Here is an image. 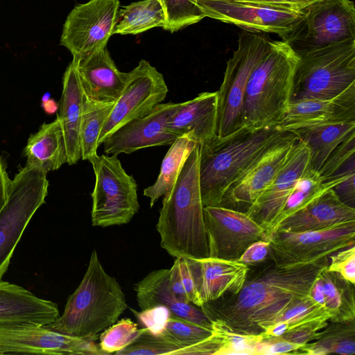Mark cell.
Here are the masks:
<instances>
[{
    "label": "cell",
    "mask_w": 355,
    "mask_h": 355,
    "mask_svg": "<svg viewBox=\"0 0 355 355\" xmlns=\"http://www.w3.org/2000/svg\"><path fill=\"white\" fill-rule=\"evenodd\" d=\"M329 259L293 268L276 266L270 260L252 270L249 268L241 289L200 307L212 320L224 322L234 332L260 335L295 300L309 295L319 272Z\"/></svg>",
    "instance_id": "6da1fadb"
},
{
    "label": "cell",
    "mask_w": 355,
    "mask_h": 355,
    "mask_svg": "<svg viewBox=\"0 0 355 355\" xmlns=\"http://www.w3.org/2000/svg\"><path fill=\"white\" fill-rule=\"evenodd\" d=\"M199 160L200 146L196 144L173 187L164 196L156 225L162 248L175 258L209 257Z\"/></svg>",
    "instance_id": "7a4b0ae2"
},
{
    "label": "cell",
    "mask_w": 355,
    "mask_h": 355,
    "mask_svg": "<svg viewBox=\"0 0 355 355\" xmlns=\"http://www.w3.org/2000/svg\"><path fill=\"white\" fill-rule=\"evenodd\" d=\"M127 308L121 286L105 272L94 250L86 272L69 296L63 313L45 327L60 334L95 340Z\"/></svg>",
    "instance_id": "3957f363"
},
{
    "label": "cell",
    "mask_w": 355,
    "mask_h": 355,
    "mask_svg": "<svg viewBox=\"0 0 355 355\" xmlns=\"http://www.w3.org/2000/svg\"><path fill=\"white\" fill-rule=\"evenodd\" d=\"M286 131L277 125L241 128L200 146L199 178L204 207L220 206L229 187Z\"/></svg>",
    "instance_id": "277c9868"
},
{
    "label": "cell",
    "mask_w": 355,
    "mask_h": 355,
    "mask_svg": "<svg viewBox=\"0 0 355 355\" xmlns=\"http://www.w3.org/2000/svg\"><path fill=\"white\" fill-rule=\"evenodd\" d=\"M298 55L284 41L270 40L245 89L241 128L277 125L290 102Z\"/></svg>",
    "instance_id": "5b68a950"
},
{
    "label": "cell",
    "mask_w": 355,
    "mask_h": 355,
    "mask_svg": "<svg viewBox=\"0 0 355 355\" xmlns=\"http://www.w3.org/2000/svg\"><path fill=\"white\" fill-rule=\"evenodd\" d=\"M298 57L290 102L331 99L355 85V39Z\"/></svg>",
    "instance_id": "8992f818"
},
{
    "label": "cell",
    "mask_w": 355,
    "mask_h": 355,
    "mask_svg": "<svg viewBox=\"0 0 355 355\" xmlns=\"http://www.w3.org/2000/svg\"><path fill=\"white\" fill-rule=\"evenodd\" d=\"M270 37L243 31L238 46L226 62L223 82L217 91V136L225 137L241 128L243 101L250 75L266 51Z\"/></svg>",
    "instance_id": "52a82bcc"
},
{
    "label": "cell",
    "mask_w": 355,
    "mask_h": 355,
    "mask_svg": "<svg viewBox=\"0 0 355 355\" xmlns=\"http://www.w3.org/2000/svg\"><path fill=\"white\" fill-rule=\"evenodd\" d=\"M46 174L39 166L26 164L10 180L7 200L0 211V281L24 230L45 202Z\"/></svg>",
    "instance_id": "ba28073f"
},
{
    "label": "cell",
    "mask_w": 355,
    "mask_h": 355,
    "mask_svg": "<svg viewBox=\"0 0 355 355\" xmlns=\"http://www.w3.org/2000/svg\"><path fill=\"white\" fill-rule=\"evenodd\" d=\"M95 174L91 194L92 226L128 223L139 209L137 183L126 173L118 155H97L89 161Z\"/></svg>",
    "instance_id": "9c48e42d"
},
{
    "label": "cell",
    "mask_w": 355,
    "mask_h": 355,
    "mask_svg": "<svg viewBox=\"0 0 355 355\" xmlns=\"http://www.w3.org/2000/svg\"><path fill=\"white\" fill-rule=\"evenodd\" d=\"M355 39V6L351 0H319L282 40L300 54Z\"/></svg>",
    "instance_id": "30bf717a"
},
{
    "label": "cell",
    "mask_w": 355,
    "mask_h": 355,
    "mask_svg": "<svg viewBox=\"0 0 355 355\" xmlns=\"http://www.w3.org/2000/svg\"><path fill=\"white\" fill-rule=\"evenodd\" d=\"M354 239L355 220L320 230L276 231L269 241V258L279 268L302 267L355 245Z\"/></svg>",
    "instance_id": "8fae6325"
},
{
    "label": "cell",
    "mask_w": 355,
    "mask_h": 355,
    "mask_svg": "<svg viewBox=\"0 0 355 355\" xmlns=\"http://www.w3.org/2000/svg\"><path fill=\"white\" fill-rule=\"evenodd\" d=\"M119 0H90L71 10L64 23L60 44L73 59L107 46L118 21Z\"/></svg>",
    "instance_id": "7c38bea8"
},
{
    "label": "cell",
    "mask_w": 355,
    "mask_h": 355,
    "mask_svg": "<svg viewBox=\"0 0 355 355\" xmlns=\"http://www.w3.org/2000/svg\"><path fill=\"white\" fill-rule=\"evenodd\" d=\"M168 87L163 75L148 61L141 60L128 72L126 83L103 125L98 146L116 129L134 119L142 117L162 103Z\"/></svg>",
    "instance_id": "4fadbf2b"
},
{
    "label": "cell",
    "mask_w": 355,
    "mask_h": 355,
    "mask_svg": "<svg viewBox=\"0 0 355 355\" xmlns=\"http://www.w3.org/2000/svg\"><path fill=\"white\" fill-rule=\"evenodd\" d=\"M196 4L205 17L247 31L275 33L282 40L303 18L306 8L287 10L226 0H196Z\"/></svg>",
    "instance_id": "5bb4252c"
},
{
    "label": "cell",
    "mask_w": 355,
    "mask_h": 355,
    "mask_svg": "<svg viewBox=\"0 0 355 355\" xmlns=\"http://www.w3.org/2000/svg\"><path fill=\"white\" fill-rule=\"evenodd\" d=\"M209 257L238 261L264 229L243 211L222 207H204Z\"/></svg>",
    "instance_id": "9a60e30c"
},
{
    "label": "cell",
    "mask_w": 355,
    "mask_h": 355,
    "mask_svg": "<svg viewBox=\"0 0 355 355\" xmlns=\"http://www.w3.org/2000/svg\"><path fill=\"white\" fill-rule=\"evenodd\" d=\"M106 355L94 340L35 324H0V354Z\"/></svg>",
    "instance_id": "2e32d148"
},
{
    "label": "cell",
    "mask_w": 355,
    "mask_h": 355,
    "mask_svg": "<svg viewBox=\"0 0 355 355\" xmlns=\"http://www.w3.org/2000/svg\"><path fill=\"white\" fill-rule=\"evenodd\" d=\"M296 139L294 133L286 131L229 187L220 206L245 212L271 184Z\"/></svg>",
    "instance_id": "e0dca14e"
},
{
    "label": "cell",
    "mask_w": 355,
    "mask_h": 355,
    "mask_svg": "<svg viewBox=\"0 0 355 355\" xmlns=\"http://www.w3.org/2000/svg\"><path fill=\"white\" fill-rule=\"evenodd\" d=\"M180 104L162 103L145 116L121 126L103 141L105 154H130L143 148L172 144L179 136L166 124Z\"/></svg>",
    "instance_id": "ac0fdd59"
},
{
    "label": "cell",
    "mask_w": 355,
    "mask_h": 355,
    "mask_svg": "<svg viewBox=\"0 0 355 355\" xmlns=\"http://www.w3.org/2000/svg\"><path fill=\"white\" fill-rule=\"evenodd\" d=\"M309 149L297 137L271 184L245 212L264 229L263 241H266L272 223L280 212L296 181L309 166Z\"/></svg>",
    "instance_id": "d6986e66"
},
{
    "label": "cell",
    "mask_w": 355,
    "mask_h": 355,
    "mask_svg": "<svg viewBox=\"0 0 355 355\" xmlns=\"http://www.w3.org/2000/svg\"><path fill=\"white\" fill-rule=\"evenodd\" d=\"M355 120V85L331 99H304L289 102L281 121L283 131Z\"/></svg>",
    "instance_id": "ffe728a7"
},
{
    "label": "cell",
    "mask_w": 355,
    "mask_h": 355,
    "mask_svg": "<svg viewBox=\"0 0 355 355\" xmlns=\"http://www.w3.org/2000/svg\"><path fill=\"white\" fill-rule=\"evenodd\" d=\"M198 297L203 304L227 295H234L243 287L249 265L239 261L207 257L185 258Z\"/></svg>",
    "instance_id": "44dd1931"
},
{
    "label": "cell",
    "mask_w": 355,
    "mask_h": 355,
    "mask_svg": "<svg viewBox=\"0 0 355 355\" xmlns=\"http://www.w3.org/2000/svg\"><path fill=\"white\" fill-rule=\"evenodd\" d=\"M72 62L86 97L103 102H115L119 98L128 73L119 71L106 46Z\"/></svg>",
    "instance_id": "7402d4cb"
},
{
    "label": "cell",
    "mask_w": 355,
    "mask_h": 355,
    "mask_svg": "<svg viewBox=\"0 0 355 355\" xmlns=\"http://www.w3.org/2000/svg\"><path fill=\"white\" fill-rule=\"evenodd\" d=\"M217 91L200 93L181 102L166 126L179 137L187 136L197 144H205L217 136Z\"/></svg>",
    "instance_id": "603a6c76"
},
{
    "label": "cell",
    "mask_w": 355,
    "mask_h": 355,
    "mask_svg": "<svg viewBox=\"0 0 355 355\" xmlns=\"http://www.w3.org/2000/svg\"><path fill=\"white\" fill-rule=\"evenodd\" d=\"M59 316L56 303L39 298L17 284L0 281V324L45 326Z\"/></svg>",
    "instance_id": "cb8c5ba5"
},
{
    "label": "cell",
    "mask_w": 355,
    "mask_h": 355,
    "mask_svg": "<svg viewBox=\"0 0 355 355\" xmlns=\"http://www.w3.org/2000/svg\"><path fill=\"white\" fill-rule=\"evenodd\" d=\"M168 273L169 269L153 270L135 285L139 309L164 306L169 309L171 316L211 329V319L200 307L177 298L171 288Z\"/></svg>",
    "instance_id": "d4e9b609"
},
{
    "label": "cell",
    "mask_w": 355,
    "mask_h": 355,
    "mask_svg": "<svg viewBox=\"0 0 355 355\" xmlns=\"http://www.w3.org/2000/svg\"><path fill=\"white\" fill-rule=\"evenodd\" d=\"M353 220H355V209L343 203L333 189H330L307 206L282 220L275 232L320 230Z\"/></svg>",
    "instance_id": "484cf974"
},
{
    "label": "cell",
    "mask_w": 355,
    "mask_h": 355,
    "mask_svg": "<svg viewBox=\"0 0 355 355\" xmlns=\"http://www.w3.org/2000/svg\"><path fill=\"white\" fill-rule=\"evenodd\" d=\"M83 94L77 70L71 61L63 76L62 92L57 114L64 135L69 165L76 164L81 159L79 131Z\"/></svg>",
    "instance_id": "4316f807"
},
{
    "label": "cell",
    "mask_w": 355,
    "mask_h": 355,
    "mask_svg": "<svg viewBox=\"0 0 355 355\" xmlns=\"http://www.w3.org/2000/svg\"><path fill=\"white\" fill-rule=\"evenodd\" d=\"M26 164L40 167L46 173L58 170L67 163L64 135L59 118L42 124L31 134L24 148Z\"/></svg>",
    "instance_id": "83f0119b"
},
{
    "label": "cell",
    "mask_w": 355,
    "mask_h": 355,
    "mask_svg": "<svg viewBox=\"0 0 355 355\" xmlns=\"http://www.w3.org/2000/svg\"><path fill=\"white\" fill-rule=\"evenodd\" d=\"M355 120L299 128L293 131L309 151V167L318 171L331 153L352 132Z\"/></svg>",
    "instance_id": "f1b7e54d"
},
{
    "label": "cell",
    "mask_w": 355,
    "mask_h": 355,
    "mask_svg": "<svg viewBox=\"0 0 355 355\" xmlns=\"http://www.w3.org/2000/svg\"><path fill=\"white\" fill-rule=\"evenodd\" d=\"M322 267L317 276L322 288L324 309L331 322L355 320L354 284L338 272Z\"/></svg>",
    "instance_id": "f546056e"
},
{
    "label": "cell",
    "mask_w": 355,
    "mask_h": 355,
    "mask_svg": "<svg viewBox=\"0 0 355 355\" xmlns=\"http://www.w3.org/2000/svg\"><path fill=\"white\" fill-rule=\"evenodd\" d=\"M166 22L165 10L159 0H141L119 10L114 34L137 35L155 27L164 28Z\"/></svg>",
    "instance_id": "4dcf8cb0"
},
{
    "label": "cell",
    "mask_w": 355,
    "mask_h": 355,
    "mask_svg": "<svg viewBox=\"0 0 355 355\" xmlns=\"http://www.w3.org/2000/svg\"><path fill=\"white\" fill-rule=\"evenodd\" d=\"M320 331L315 341L300 348L295 354L325 355L355 354V320L331 322Z\"/></svg>",
    "instance_id": "1f68e13d"
},
{
    "label": "cell",
    "mask_w": 355,
    "mask_h": 355,
    "mask_svg": "<svg viewBox=\"0 0 355 355\" xmlns=\"http://www.w3.org/2000/svg\"><path fill=\"white\" fill-rule=\"evenodd\" d=\"M196 144L188 137L181 136L170 145L162 159L156 181L144 190V196L150 199V208L171 189L185 160Z\"/></svg>",
    "instance_id": "d6a6232c"
},
{
    "label": "cell",
    "mask_w": 355,
    "mask_h": 355,
    "mask_svg": "<svg viewBox=\"0 0 355 355\" xmlns=\"http://www.w3.org/2000/svg\"><path fill=\"white\" fill-rule=\"evenodd\" d=\"M115 102H103L83 94L79 141L81 159L90 161L98 155V138Z\"/></svg>",
    "instance_id": "836d02e7"
},
{
    "label": "cell",
    "mask_w": 355,
    "mask_h": 355,
    "mask_svg": "<svg viewBox=\"0 0 355 355\" xmlns=\"http://www.w3.org/2000/svg\"><path fill=\"white\" fill-rule=\"evenodd\" d=\"M145 329L137 323L123 318L105 329L100 334V349L107 354H115L132 343Z\"/></svg>",
    "instance_id": "e575fe53"
},
{
    "label": "cell",
    "mask_w": 355,
    "mask_h": 355,
    "mask_svg": "<svg viewBox=\"0 0 355 355\" xmlns=\"http://www.w3.org/2000/svg\"><path fill=\"white\" fill-rule=\"evenodd\" d=\"M166 22L164 30L173 33L196 24L205 16L196 4V0H162Z\"/></svg>",
    "instance_id": "d590c367"
},
{
    "label": "cell",
    "mask_w": 355,
    "mask_h": 355,
    "mask_svg": "<svg viewBox=\"0 0 355 355\" xmlns=\"http://www.w3.org/2000/svg\"><path fill=\"white\" fill-rule=\"evenodd\" d=\"M211 334L212 329L171 315L159 335L184 348L198 343Z\"/></svg>",
    "instance_id": "8d00e7d4"
},
{
    "label": "cell",
    "mask_w": 355,
    "mask_h": 355,
    "mask_svg": "<svg viewBox=\"0 0 355 355\" xmlns=\"http://www.w3.org/2000/svg\"><path fill=\"white\" fill-rule=\"evenodd\" d=\"M212 330L220 337L222 349L220 355L254 354L257 344L263 335L241 334L232 331L219 320H212Z\"/></svg>",
    "instance_id": "74e56055"
},
{
    "label": "cell",
    "mask_w": 355,
    "mask_h": 355,
    "mask_svg": "<svg viewBox=\"0 0 355 355\" xmlns=\"http://www.w3.org/2000/svg\"><path fill=\"white\" fill-rule=\"evenodd\" d=\"M182 349L175 343L162 335H155L145 327L144 331L130 345L116 352V355H175Z\"/></svg>",
    "instance_id": "f35d334b"
},
{
    "label": "cell",
    "mask_w": 355,
    "mask_h": 355,
    "mask_svg": "<svg viewBox=\"0 0 355 355\" xmlns=\"http://www.w3.org/2000/svg\"><path fill=\"white\" fill-rule=\"evenodd\" d=\"M327 313H328L327 311L315 302L309 295L291 304L268 326L279 323L282 325L286 331L292 327Z\"/></svg>",
    "instance_id": "ab89813d"
},
{
    "label": "cell",
    "mask_w": 355,
    "mask_h": 355,
    "mask_svg": "<svg viewBox=\"0 0 355 355\" xmlns=\"http://www.w3.org/2000/svg\"><path fill=\"white\" fill-rule=\"evenodd\" d=\"M329 319L330 315L327 313L292 327L283 334L277 337L293 343L304 345L318 338L321 330L327 326V321Z\"/></svg>",
    "instance_id": "60d3db41"
},
{
    "label": "cell",
    "mask_w": 355,
    "mask_h": 355,
    "mask_svg": "<svg viewBox=\"0 0 355 355\" xmlns=\"http://www.w3.org/2000/svg\"><path fill=\"white\" fill-rule=\"evenodd\" d=\"M355 155V131L331 153L318 171L323 182L327 181L346 162Z\"/></svg>",
    "instance_id": "b9f144b4"
},
{
    "label": "cell",
    "mask_w": 355,
    "mask_h": 355,
    "mask_svg": "<svg viewBox=\"0 0 355 355\" xmlns=\"http://www.w3.org/2000/svg\"><path fill=\"white\" fill-rule=\"evenodd\" d=\"M329 259V270L338 272L348 282L355 284V245L331 254Z\"/></svg>",
    "instance_id": "7bdbcfd3"
},
{
    "label": "cell",
    "mask_w": 355,
    "mask_h": 355,
    "mask_svg": "<svg viewBox=\"0 0 355 355\" xmlns=\"http://www.w3.org/2000/svg\"><path fill=\"white\" fill-rule=\"evenodd\" d=\"M139 322L155 335H159L164 330L171 313L164 306H155L138 312L131 309Z\"/></svg>",
    "instance_id": "ee69618b"
},
{
    "label": "cell",
    "mask_w": 355,
    "mask_h": 355,
    "mask_svg": "<svg viewBox=\"0 0 355 355\" xmlns=\"http://www.w3.org/2000/svg\"><path fill=\"white\" fill-rule=\"evenodd\" d=\"M302 346L304 345L280 339L277 336L263 335V339L256 347L254 354L277 355L294 354Z\"/></svg>",
    "instance_id": "f6af8a7d"
},
{
    "label": "cell",
    "mask_w": 355,
    "mask_h": 355,
    "mask_svg": "<svg viewBox=\"0 0 355 355\" xmlns=\"http://www.w3.org/2000/svg\"><path fill=\"white\" fill-rule=\"evenodd\" d=\"M268 257L269 241L260 240L248 246L238 261L247 265H254L264 262Z\"/></svg>",
    "instance_id": "bcb514c9"
},
{
    "label": "cell",
    "mask_w": 355,
    "mask_h": 355,
    "mask_svg": "<svg viewBox=\"0 0 355 355\" xmlns=\"http://www.w3.org/2000/svg\"><path fill=\"white\" fill-rule=\"evenodd\" d=\"M355 171L347 175L332 188L338 199L345 205L355 209Z\"/></svg>",
    "instance_id": "7dc6e473"
},
{
    "label": "cell",
    "mask_w": 355,
    "mask_h": 355,
    "mask_svg": "<svg viewBox=\"0 0 355 355\" xmlns=\"http://www.w3.org/2000/svg\"><path fill=\"white\" fill-rule=\"evenodd\" d=\"M182 280L189 302L201 307L202 303L196 290L194 282L185 258L178 257Z\"/></svg>",
    "instance_id": "c3c4849f"
},
{
    "label": "cell",
    "mask_w": 355,
    "mask_h": 355,
    "mask_svg": "<svg viewBox=\"0 0 355 355\" xmlns=\"http://www.w3.org/2000/svg\"><path fill=\"white\" fill-rule=\"evenodd\" d=\"M168 281L171 288L177 298L182 302H189L182 284L178 257L175 258L173 266L169 269Z\"/></svg>",
    "instance_id": "681fc988"
},
{
    "label": "cell",
    "mask_w": 355,
    "mask_h": 355,
    "mask_svg": "<svg viewBox=\"0 0 355 355\" xmlns=\"http://www.w3.org/2000/svg\"><path fill=\"white\" fill-rule=\"evenodd\" d=\"M10 182L6 165L0 157V211L7 200Z\"/></svg>",
    "instance_id": "f907efd6"
},
{
    "label": "cell",
    "mask_w": 355,
    "mask_h": 355,
    "mask_svg": "<svg viewBox=\"0 0 355 355\" xmlns=\"http://www.w3.org/2000/svg\"><path fill=\"white\" fill-rule=\"evenodd\" d=\"M239 3L257 4L287 10H300L284 0H226Z\"/></svg>",
    "instance_id": "816d5d0a"
},
{
    "label": "cell",
    "mask_w": 355,
    "mask_h": 355,
    "mask_svg": "<svg viewBox=\"0 0 355 355\" xmlns=\"http://www.w3.org/2000/svg\"><path fill=\"white\" fill-rule=\"evenodd\" d=\"M284 1L300 8V9H303L319 0H284Z\"/></svg>",
    "instance_id": "f5cc1de1"
},
{
    "label": "cell",
    "mask_w": 355,
    "mask_h": 355,
    "mask_svg": "<svg viewBox=\"0 0 355 355\" xmlns=\"http://www.w3.org/2000/svg\"><path fill=\"white\" fill-rule=\"evenodd\" d=\"M160 3L162 4V0H159ZM163 6V5H162Z\"/></svg>",
    "instance_id": "db71d44e"
}]
</instances>
